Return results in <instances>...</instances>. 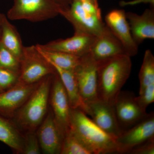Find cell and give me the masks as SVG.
Here are the masks:
<instances>
[{
  "instance_id": "obj_1",
  "label": "cell",
  "mask_w": 154,
  "mask_h": 154,
  "mask_svg": "<svg viewBox=\"0 0 154 154\" xmlns=\"http://www.w3.org/2000/svg\"><path fill=\"white\" fill-rule=\"evenodd\" d=\"M131 57L124 54L97 63L98 99L113 105L130 75L132 68Z\"/></svg>"
},
{
  "instance_id": "obj_2",
  "label": "cell",
  "mask_w": 154,
  "mask_h": 154,
  "mask_svg": "<svg viewBox=\"0 0 154 154\" xmlns=\"http://www.w3.org/2000/svg\"><path fill=\"white\" fill-rule=\"evenodd\" d=\"M69 130L92 154L118 153L115 138L103 131L79 108H71Z\"/></svg>"
},
{
  "instance_id": "obj_3",
  "label": "cell",
  "mask_w": 154,
  "mask_h": 154,
  "mask_svg": "<svg viewBox=\"0 0 154 154\" xmlns=\"http://www.w3.org/2000/svg\"><path fill=\"white\" fill-rule=\"evenodd\" d=\"M54 74L47 76L39 81L30 97L14 114L13 117L16 123L22 129L35 131L43 121L47 112Z\"/></svg>"
},
{
  "instance_id": "obj_4",
  "label": "cell",
  "mask_w": 154,
  "mask_h": 154,
  "mask_svg": "<svg viewBox=\"0 0 154 154\" xmlns=\"http://www.w3.org/2000/svg\"><path fill=\"white\" fill-rule=\"evenodd\" d=\"M60 15L72 24L77 33L97 37L107 28L102 21L99 5L91 2L73 0L68 8H60Z\"/></svg>"
},
{
  "instance_id": "obj_5",
  "label": "cell",
  "mask_w": 154,
  "mask_h": 154,
  "mask_svg": "<svg viewBox=\"0 0 154 154\" xmlns=\"http://www.w3.org/2000/svg\"><path fill=\"white\" fill-rule=\"evenodd\" d=\"M60 8L52 0H14L7 17L11 20L42 22L60 15Z\"/></svg>"
},
{
  "instance_id": "obj_6",
  "label": "cell",
  "mask_w": 154,
  "mask_h": 154,
  "mask_svg": "<svg viewBox=\"0 0 154 154\" xmlns=\"http://www.w3.org/2000/svg\"><path fill=\"white\" fill-rule=\"evenodd\" d=\"M55 73L53 67L38 51L36 45L25 46L18 82L31 85Z\"/></svg>"
},
{
  "instance_id": "obj_7",
  "label": "cell",
  "mask_w": 154,
  "mask_h": 154,
  "mask_svg": "<svg viewBox=\"0 0 154 154\" xmlns=\"http://www.w3.org/2000/svg\"><path fill=\"white\" fill-rule=\"evenodd\" d=\"M97 69V63L89 53L81 57L73 70L80 96L85 105L98 99Z\"/></svg>"
},
{
  "instance_id": "obj_8",
  "label": "cell",
  "mask_w": 154,
  "mask_h": 154,
  "mask_svg": "<svg viewBox=\"0 0 154 154\" xmlns=\"http://www.w3.org/2000/svg\"><path fill=\"white\" fill-rule=\"evenodd\" d=\"M132 92L120 91L113 104L119 125L122 132L137 124L147 115L138 105Z\"/></svg>"
},
{
  "instance_id": "obj_9",
  "label": "cell",
  "mask_w": 154,
  "mask_h": 154,
  "mask_svg": "<svg viewBox=\"0 0 154 154\" xmlns=\"http://www.w3.org/2000/svg\"><path fill=\"white\" fill-rule=\"evenodd\" d=\"M154 138V112L148 113L140 122L123 131L116 138L118 153L127 154L136 146Z\"/></svg>"
},
{
  "instance_id": "obj_10",
  "label": "cell",
  "mask_w": 154,
  "mask_h": 154,
  "mask_svg": "<svg viewBox=\"0 0 154 154\" xmlns=\"http://www.w3.org/2000/svg\"><path fill=\"white\" fill-rule=\"evenodd\" d=\"M51 87L50 98L52 111L57 126L64 137L70 129L71 107L66 91L57 72L54 75Z\"/></svg>"
},
{
  "instance_id": "obj_11",
  "label": "cell",
  "mask_w": 154,
  "mask_h": 154,
  "mask_svg": "<svg viewBox=\"0 0 154 154\" xmlns=\"http://www.w3.org/2000/svg\"><path fill=\"white\" fill-rule=\"evenodd\" d=\"M105 20L106 25L122 45L127 55L130 57L136 55L139 46L133 39L125 11L112 10L105 16Z\"/></svg>"
},
{
  "instance_id": "obj_12",
  "label": "cell",
  "mask_w": 154,
  "mask_h": 154,
  "mask_svg": "<svg viewBox=\"0 0 154 154\" xmlns=\"http://www.w3.org/2000/svg\"><path fill=\"white\" fill-rule=\"evenodd\" d=\"M86 106V114L91 116L94 123L103 131L115 139L122 132L119 125L113 105L98 99Z\"/></svg>"
},
{
  "instance_id": "obj_13",
  "label": "cell",
  "mask_w": 154,
  "mask_h": 154,
  "mask_svg": "<svg viewBox=\"0 0 154 154\" xmlns=\"http://www.w3.org/2000/svg\"><path fill=\"white\" fill-rule=\"evenodd\" d=\"M96 38V36L89 34L75 32L74 35L69 38L38 45L45 50L66 53L81 57L90 53Z\"/></svg>"
},
{
  "instance_id": "obj_14",
  "label": "cell",
  "mask_w": 154,
  "mask_h": 154,
  "mask_svg": "<svg viewBox=\"0 0 154 154\" xmlns=\"http://www.w3.org/2000/svg\"><path fill=\"white\" fill-rule=\"evenodd\" d=\"M38 82L31 85L17 82L11 88L0 92V114L14 116L36 89Z\"/></svg>"
},
{
  "instance_id": "obj_15",
  "label": "cell",
  "mask_w": 154,
  "mask_h": 154,
  "mask_svg": "<svg viewBox=\"0 0 154 154\" xmlns=\"http://www.w3.org/2000/svg\"><path fill=\"white\" fill-rule=\"evenodd\" d=\"M40 148L45 154H60L63 136L50 110L36 133Z\"/></svg>"
},
{
  "instance_id": "obj_16",
  "label": "cell",
  "mask_w": 154,
  "mask_h": 154,
  "mask_svg": "<svg viewBox=\"0 0 154 154\" xmlns=\"http://www.w3.org/2000/svg\"><path fill=\"white\" fill-rule=\"evenodd\" d=\"M151 7L141 15L126 13L133 39L138 46L146 39L154 38V8Z\"/></svg>"
},
{
  "instance_id": "obj_17",
  "label": "cell",
  "mask_w": 154,
  "mask_h": 154,
  "mask_svg": "<svg viewBox=\"0 0 154 154\" xmlns=\"http://www.w3.org/2000/svg\"><path fill=\"white\" fill-rule=\"evenodd\" d=\"M89 54L97 63L118 56L127 55L122 45L108 27L102 34L96 37Z\"/></svg>"
},
{
  "instance_id": "obj_18",
  "label": "cell",
  "mask_w": 154,
  "mask_h": 154,
  "mask_svg": "<svg viewBox=\"0 0 154 154\" xmlns=\"http://www.w3.org/2000/svg\"><path fill=\"white\" fill-rule=\"evenodd\" d=\"M50 64L60 78L67 94L71 108H79L86 113V106L80 96L73 71L64 69Z\"/></svg>"
},
{
  "instance_id": "obj_19",
  "label": "cell",
  "mask_w": 154,
  "mask_h": 154,
  "mask_svg": "<svg viewBox=\"0 0 154 154\" xmlns=\"http://www.w3.org/2000/svg\"><path fill=\"white\" fill-rule=\"evenodd\" d=\"M1 42L21 62L23 57L24 48L22 39L16 27L9 22L5 15L3 19Z\"/></svg>"
},
{
  "instance_id": "obj_20",
  "label": "cell",
  "mask_w": 154,
  "mask_h": 154,
  "mask_svg": "<svg viewBox=\"0 0 154 154\" xmlns=\"http://www.w3.org/2000/svg\"><path fill=\"white\" fill-rule=\"evenodd\" d=\"M0 141L18 153H22L24 137L14 125L0 116Z\"/></svg>"
},
{
  "instance_id": "obj_21",
  "label": "cell",
  "mask_w": 154,
  "mask_h": 154,
  "mask_svg": "<svg viewBox=\"0 0 154 154\" xmlns=\"http://www.w3.org/2000/svg\"><path fill=\"white\" fill-rule=\"evenodd\" d=\"M36 46L38 51L49 63L61 68L73 71L79 63V57L59 51L45 50L39 47L38 44Z\"/></svg>"
},
{
  "instance_id": "obj_22",
  "label": "cell",
  "mask_w": 154,
  "mask_h": 154,
  "mask_svg": "<svg viewBox=\"0 0 154 154\" xmlns=\"http://www.w3.org/2000/svg\"><path fill=\"white\" fill-rule=\"evenodd\" d=\"M139 79L140 84L139 94L148 86L154 84V56L150 50H147L145 52Z\"/></svg>"
},
{
  "instance_id": "obj_23",
  "label": "cell",
  "mask_w": 154,
  "mask_h": 154,
  "mask_svg": "<svg viewBox=\"0 0 154 154\" xmlns=\"http://www.w3.org/2000/svg\"><path fill=\"white\" fill-rule=\"evenodd\" d=\"M60 154H92L70 130L63 140Z\"/></svg>"
},
{
  "instance_id": "obj_24",
  "label": "cell",
  "mask_w": 154,
  "mask_h": 154,
  "mask_svg": "<svg viewBox=\"0 0 154 154\" xmlns=\"http://www.w3.org/2000/svg\"><path fill=\"white\" fill-rule=\"evenodd\" d=\"M0 67L11 70L19 75L20 74L21 62L3 45L1 41Z\"/></svg>"
},
{
  "instance_id": "obj_25",
  "label": "cell",
  "mask_w": 154,
  "mask_h": 154,
  "mask_svg": "<svg viewBox=\"0 0 154 154\" xmlns=\"http://www.w3.org/2000/svg\"><path fill=\"white\" fill-rule=\"evenodd\" d=\"M22 153L40 154V146L35 131H28L24 137V147Z\"/></svg>"
},
{
  "instance_id": "obj_26",
  "label": "cell",
  "mask_w": 154,
  "mask_h": 154,
  "mask_svg": "<svg viewBox=\"0 0 154 154\" xmlns=\"http://www.w3.org/2000/svg\"><path fill=\"white\" fill-rule=\"evenodd\" d=\"M19 75L11 70L0 67V88L3 91L16 85Z\"/></svg>"
},
{
  "instance_id": "obj_27",
  "label": "cell",
  "mask_w": 154,
  "mask_h": 154,
  "mask_svg": "<svg viewBox=\"0 0 154 154\" xmlns=\"http://www.w3.org/2000/svg\"><path fill=\"white\" fill-rule=\"evenodd\" d=\"M135 100L141 109L146 112L147 107L154 102V84L148 86Z\"/></svg>"
},
{
  "instance_id": "obj_28",
  "label": "cell",
  "mask_w": 154,
  "mask_h": 154,
  "mask_svg": "<svg viewBox=\"0 0 154 154\" xmlns=\"http://www.w3.org/2000/svg\"><path fill=\"white\" fill-rule=\"evenodd\" d=\"M129 154H154V138L145 142L128 152Z\"/></svg>"
},
{
  "instance_id": "obj_29",
  "label": "cell",
  "mask_w": 154,
  "mask_h": 154,
  "mask_svg": "<svg viewBox=\"0 0 154 154\" xmlns=\"http://www.w3.org/2000/svg\"><path fill=\"white\" fill-rule=\"evenodd\" d=\"M140 4H149L152 7L154 6V0H133V1H122L119 2V5L121 7L127 6H134Z\"/></svg>"
},
{
  "instance_id": "obj_30",
  "label": "cell",
  "mask_w": 154,
  "mask_h": 154,
  "mask_svg": "<svg viewBox=\"0 0 154 154\" xmlns=\"http://www.w3.org/2000/svg\"><path fill=\"white\" fill-rule=\"evenodd\" d=\"M57 5L60 7L61 9L68 8L71 5L73 0H52Z\"/></svg>"
},
{
  "instance_id": "obj_31",
  "label": "cell",
  "mask_w": 154,
  "mask_h": 154,
  "mask_svg": "<svg viewBox=\"0 0 154 154\" xmlns=\"http://www.w3.org/2000/svg\"><path fill=\"white\" fill-rule=\"evenodd\" d=\"M5 15V14L0 13V40H1V35H2L3 19Z\"/></svg>"
},
{
  "instance_id": "obj_32",
  "label": "cell",
  "mask_w": 154,
  "mask_h": 154,
  "mask_svg": "<svg viewBox=\"0 0 154 154\" xmlns=\"http://www.w3.org/2000/svg\"><path fill=\"white\" fill-rule=\"evenodd\" d=\"M79 1H87V2H91L94 3V4L97 5H98V0H79Z\"/></svg>"
},
{
  "instance_id": "obj_33",
  "label": "cell",
  "mask_w": 154,
  "mask_h": 154,
  "mask_svg": "<svg viewBox=\"0 0 154 154\" xmlns=\"http://www.w3.org/2000/svg\"><path fill=\"white\" fill-rule=\"evenodd\" d=\"M2 91H3V90H2V89H1V88H0V92H2Z\"/></svg>"
}]
</instances>
